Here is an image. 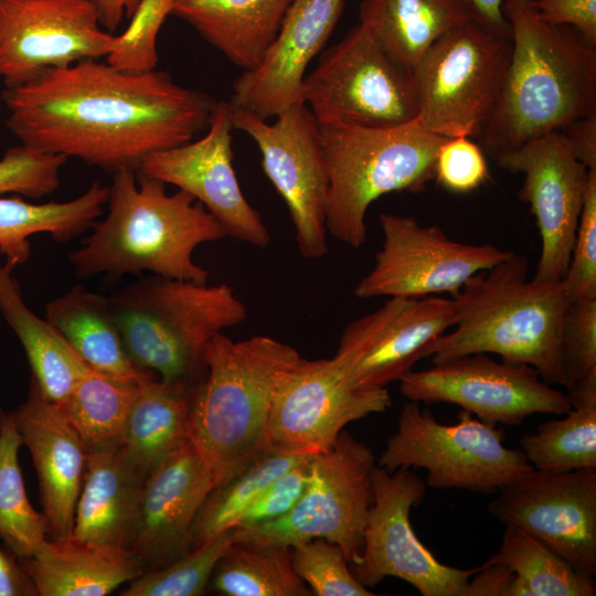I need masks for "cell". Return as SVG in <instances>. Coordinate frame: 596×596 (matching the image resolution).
Masks as SVG:
<instances>
[{"mask_svg":"<svg viewBox=\"0 0 596 596\" xmlns=\"http://www.w3.org/2000/svg\"><path fill=\"white\" fill-rule=\"evenodd\" d=\"M543 21L567 25L596 45V0H530Z\"/></svg>","mask_w":596,"mask_h":596,"instance_id":"obj_47","label":"cell"},{"mask_svg":"<svg viewBox=\"0 0 596 596\" xmlns=\"http://www.w3.org/2000/svg\"><path fill=\"white\" fill-rule=\"evenodd\" d=\"M147 476L119 444L88 449L73 535L127 547Z\"/></svg>","mask_w":596,"mask_h":596,"instance_id":"obj_26","label":"cell"},{"mask_svg":"<svg viewBox=\"0 0 596 596\" xmlns=\"http://www.w3.org/2000/svg\"><path fill=\"white\" fill-rule=\"evenodd\" d=\"M97 11L102 26L115 33L124 18H130L140 0H88Z\"/></svg>","mask_w":596,"mask_h":596,"instance_id":"obj_51","label":"cell"},{"mask_svg":"<svg viewBox=\"0 0 596 596\" xmlns=\"http://www.w3.org/2000/svg\"><path fill=\"white\" fill-rule=\"evenodd\" d=\"M329 187L326 227L337 241L360 248L365 216L382 195L418 193L435 175V159L446 137L416 119L390 128L319 124Z\"/></svg>","mask_w":596,"mask_h":596,"instance_id":"obj_7","label":"cell"},{"mask_svg":"<svg viewBox=\"0 0 596 596\" xmlns=\"http://www.w3.org/2000/svg\"><path fill=\"white\" fill-rule=\"evenodd\" d=\"M0 596H38L19 560L0 549Z\"/></svg>","mask_w":596,"mask_h":596,"instance_id":"obj_50","label":"cell"},{"mask_svg":"<svg viewBox=\"0 0 596 596\" xmlns=\"http://www.w3.org/2000/svg\"><path fill=\"white\" fill-rule=\"evenodd\" d=\"M485 563H499L514 574L509 596H594V576L576 570L539 539L505 525L501 545Z\"/></svg>","mask_w":596,"mask_h":596,"instance_id":"obj_33","label":"cell"},{"mask_svg":"<svg viewBox=\"0 0 596 596\" xmlns=\"http://www.w3.org/2000/svg\"><path fill=\"white\" fill-rule=\"evenodd\" d=\"M489 175L483 152L469 137L446 138L435 159L436 181L454 193H469L483 184Z\"/></svg>","mask_w":596,"mask_h":596,"instance_id":"obj_45","label":"cell"},{"mask_svg":"<svg viewBox=\"0 0 596 596\" xmlns=\"http://www.w3.org/2000/svg\"><path fill=\"white\" fill-rule=\"evenodd\" d=\"M562 283L570 301L596 299V170H589L571 258Z\"/></svg>","mask_w":596,"mask_h":596,"instance_id":"obj_44","label":"cell"},{"mask_svg":"<svg viewBox=\"0 0 596 596\" xmlns=\"http://www.w3.org/2000/svg\"><path fill=\"white\" fill-rule=\"evenodd\" d=\"M475 10L486 20L498 25H505L502 6L504 0H469Z\"/></svg>","mask_w":596,"mask_h":596,"instance_id":"obj_52","label":"cell"},{"mask_svg":"<svg viewBox=\"0 0 596 596\" xmlns=\"http://www.w3.org/2000/svg\"><path fill=\"white\" fill-rule=\"evenodd\" d=\"M318 124L390 128L417 119L413 70L395 60L360 23L329 47L302 84Z\"/></svg>","mask_w":596,"mask_h":596,"instance_id":"obj_11","label":"cell"},{"mask_svg":"<svg viewBox=\"0 0 596 596\" xmlns=\"http://www.w3.org/2000/svg\"><path fill=\"white\" fill-rule=\"evenodd\" d=\"M13 268L0 265V312L20 340L32 370V377L50 402L62 403L88 365L45 319L25 304Z\"/></svg>","mask_w":596,"mask_h":596,"instance_id":"obj_31","label":"cell"},{"mask_svg":"<svg viewBox=\"0 0 596 596\" xmlns=\"http://www.w3.org/2000/svg\"><path fill=\"white\" fill-rule=\"evenodd\" d=\"M310 457L298 462L268 485L245 509L234 528L269 522L289 512L306 488Z\"/></svg>","mask_w":596,"mask_h":596,"instance_id":"obj_46","label":"cell"},{"mask_svg":"<svg viewBox=\"0 0 596 596\" xmlns=\"http://www.w3.org/2000/svg\"><path fill=\"white\" fill-rule=\"evenodd\" d=\"M561 385L572 406L596 398V299L570 301L560 339Z\"/></svg>","mask_w":596,"mask_h":596,"instance_id":"obj_39","label":"cell"},{"mask_svg":"<svg viewBox=\"0 0 596 596\" xmlns=\"http://www.w3.org/2000/svg\"><path fill=\"white\" fill-rule=\"evenodd\" d=\"M166 185L141 172L113 173L106 216L67 255L77 278L148 272L207 283L210 273L194 262L193 253L226 234L202 203L182 190L169 194Z\"/></svg>","mask_w":596,"mask_h":596,"instance_id":"obj_3","label":"cell"},{"mask_svg":"<svg viewBox=\"0 0 596 596\" xmlns=\"http://www.w3.org/2000/svg\"><path fill=\"white\" fill-rule=\"evenodd\" d=\"M373 503L363 534V549L354 565L355 578L374 587L386 577H397L423 596H464L470 577L480 568H458L440 563L418 540L411 509L419 505L427 485L411 469L389 472L375 466L372 472Z\"/></svg>","mask_w":596,"mask_h":596,"instance_id":"obj_12","label":"cell"},{"mask_svg":"<svg viewBox=\"0 0 596 596\" xmlns=\"http://www.w3.org/2000/svg\"><path fill=\"white\" fill-rule=\"evenodd\" d=\"M114 40L88 0H0V78L7 87L106 57Z\"/></svg>","mask_w":596,"mask_h":596,"instance_id":"obj_17","label":"cell"},{"mask_svg":"<svg viewBox=\"0 0 596 596\" xmlns=\"http://www.w3.org/2000/svg\"><path fill=\"white\" fill-rule=\"evenodd\" d=\"M108 187L93 182L79 196L65 202L30 203L0 198V254L13 269L31 255L29 237L47 233L57 243L70 242L93 227L104 213Z\"/></svg>","mask_w":596,"mask_h":596,"instance_id":"obj_32","label":"cell"},{"mask_svg":"<svg viewBox=\"0 0 596 596\" xmlns=\"http://www.w3.org/2000/svg\"><path fill=\"white\" fill-rule=\"evenodd\" d=\"M23 444L14 416L0 425V538L18 560L32 555L47 538L43 513L31 505L18 460Z\"/></svg>","mask_w":596,"mask_h":596,"instance_id":"obj_36","label":"cell"},{"mask_svg":"<svg viewBox=\"0 0 596 596\" xmlns=\"http://www.w3.org/2000/svg\"><path fill=\"white\" fill-rule=\"evenodd\" d=\"M375 466L372 449L342 430L328 450L310 457L308 481L294 508L276 520L234 528L235 541L291 547L324 539L353 564L363 549Z\"/></svg>","mask_w":596,"mask_h":596,"instance_id":"obj_10","label":"cell"},{"mask_svg":"<svg viewBox=\"0 0 596 596\" xmlns=\"http://www.w3.org/2000/svg\"><path fill=\"white\" fill-rule=\"evenodd\" d=\"M232 120L257 145L263 170L288 209L300 255L323 257L329 180L320 127L310 109L306 104L292 106L269 124L232 107Z\"/></svg>","mask_w":596,"mask_h":596,"instance_id":"obj_14","label":"cell"},{"mask_svg":"<svg viewBox=\"0 0 596 596\" xmlns=\"http://www.w3.org/2000/svg\"><path fill=\"white\" fill-rule=\"evenodd\" d=\"M565 130L577 159L588 170H596V113L572 123Z\"/></svg>","mask_w":596,"mask_h":596,"instance_id":"obj_49","label":"cell"},{"mask_svg":"<svg viewBox=\"0 0 596 596\" xmlns=\"http://www.w3.org/2000/svg\"><path fill=\"white\" fill-rule=\"evenodd\" d=\"M299 352L268 336L207 343L205 372L191 392L188 438L210 466L215 488L270 451L269 421L284 375Z\"/></svg>","mask_w":596,"mask_h":596,"instance_id":"obj_4","label":"cell"},{"mask_svg":"<svg viewBox=\"0 0 596 596\" xmlns=\"http://www.w3.org/2000/svg\"><path fill=\"white\" fill-rule=\"evenodd\" d=\"M512 571L499 563H483L468 581L464 596H509Z\"/></svg>","mask_w":596,"mask_h":596,"instance_id":"obj_48","label":"cell"},{"mask_svg":"<svg viewBox=\"0 0 596 596\" xmlns=\"http://www.w3.org/2000/svg\"><path fill=\"white\" fill-rule=\"evenodd\" d=\"M455 320L451 298L390 297L344 327L332 359L352 387L385 389L412 371L427 345Z\"/></svg>","mask_w":596,"mask_h":596,"instance_id":"obj_16","label":"cell"},{"mask_svg":"<svg viewBox=\"0 0 596 596\" xmlns=\"http://www.w3.org/2000/svg\"><path fill=\"white\" fill-rule=\"evenodd\" d=\"M400 389L411 401L455 404L492 425L517 426L533 414L565 415L573 407L567 394L533 368L498 362L487 353L412 370L400 380Z\"/></svg>","mask_w":596,"mask_h":596,"instance_id":"obj_15","label":"cell"},{"mask_svg":"<svg viewBox=\"0 0 596 596\" xmlns=\"http://www.w3.org/2000/svg\"><path fill=\"white\" fill-rule=\"evenodd\" d=\"M392 405L389 390H358L333 359H300L276 391L269 421V448L312 456L328 450L344 426Z\"/></svg>","mask_w":596,"mask_h":596,"instance_id":"obj_18","label":"cell"},{"mask_svg":"<svg viewBox=\"0 0 596 596\" xmlns=\"http://www.w3.org/2000/svg\"><path fill=\"white\" fill-rule=\"evenodd\" d=\"M136 383L107 376L88 366L70 395L55 404L87 449L119 444Z\"/></svg>","mask_w":596,"mask_h":596,"instance_id":"obj_35","label":"cell"},{"mask_svg":"<svg viewBox=\"0 0 596 596\" xmlns=\"http://www.w3.org/2000/svg\"><path fill=\"white\" fill-rule=\"evenodd\" d=\"M292 0H175L173 15L244 71L255 68L275 40Z\"/></svg>","mask_w":596,"mask_h":596,"instance_id":"obj_27","label":"cell"},{"mask_svg":"<svg viewBox=\"0 0 596 596\" xmlns=\"http://www.w3.org/2000/svg\"><path fill=\"white\" fill-rule=\"evenodd\" d=\"M175 0H140L127 29L115 35L106 56L111 66L129 73H145L158 65L157 38Z\"/></svg>","mask_w":596,"mask_h":596,"instance_id":"obj_42","label":"cell"},{"mask_svg":"<svg viewBox=\"0 0 596 596\" xmlns=\"http://www.w3.org/2000/svg\"><path fill=\"white\" fill-rule=\"evenodd\" d=\"M232 106L215 102L206 134L149 155L137 172L192 195L215 217L226 236L264 248L270 234L247 202L233 168Z\"/></svg>","mask_w":596,"mask_h":596,"instance_id":"obj_21","label":"cell"},{"mask_svg":"<svg viewBox=\"0 0 596 596\" xmlns=\"http://www.w3.org/2000/svg\"><path fill=\"white\" fill-rule=\"evenodd\" d=\"M235 541L234 528L193 547L189 553L160 568L145 571L130 581L121 596H198L205 590L213 571Z\"/></svg>","mask_w":596,"mask_h":596,"instance_id":"obj_40","label":"cell"},{"mask_svg":"<svg viewBox=\"0 0 596 596\" xmlns=\"http://www.w3.org/2000/svg\"><path fill=\"white\" fill-rule=\"evenodd\" d=\"M307 457L270 450L225 485L213 489L194 519L192 549L234 528L245 509L268 485Z\"/></svg>","mask_w":596,"mask_h":596,"instance_id":"obj_38","label":"cell"},{"mask_svg":"<svg viewBox=\"0 0 596 596\" xmlns=\"http://www.w3.org/2000/svg\"><path fill=\"white\" fill-rule=\"evenodd\" d=\"M19 563L39 596H104L146 570L127 547L46 538Z\"/></svg>","mask_w":596,"mask_h":596,"instance_id":"obj_25","label":"cell"},{"mask_svg":"<svg viewBox=\"0 0 596 596\" xmlns=\"http://www.w3.org/2000/svg\"><path fill=\"white\" fill-rule=\"evenodd\" d=\"M44 318L93 370L127 383L152 373L129 358L108 297L77 285L49 301Z\"/></svg>","mask_w":596,"mask_h":596,"instance_id":"obj_28","label":"cell"},{"mask_svg":"<svg viewBox=\"0 0 596 596\" xmlns=\"http://www.w3.org/2000/svg\"><path fill=\"white\" fill-rule=\"evenodd\" d=\"M529 262L512 254L470 277L451 296L455 329L427 345L433 364L473 353L533 368L549 384L562 381L560 339L568 296L562 280L528 279Z\"/></svg>","mask_w":596,"mask_h":596,"instance_id":"obj_5","label":"cell"},{"mask_svg":"<svg viewBox=\"0 0 596 596\" xmlns=\"http://www.w3.org/2000/svg\"><path fill=\"white\" fill-rule=\"evenodd\" d=\"M6 126L22 145L106 172H137L151 153L207 129L215 100L164 71L129 73L99 60L4 87Z\"/></svg>","mask_w":596,"mask_h":596,"instance_id":"obj_1","label":"cell"},{"mask_svg":"<svg viewBox=\"0 0 596 596\" xmlns=\"http://www.w3.org/2000/svg\"><path fill=\"white\" fill-rule=\"evenodd\" d=\"M477 13L469 0H363L359 17L387 53L413 70L438 38Z\"/></svg>","mask_w":596,"mask_h":596,"instance_id":"obj_29","label":"cell"},{"mask_svg":"<svg viewBox=\"0 0 596 596\" xmlns=\"http://www.w3.org/2000/svg\"><path fill=\"white\" fill-rule=\"evenodd\" d=\"M494 159L501 168L524 175L519 196L530 205L541 236L533 279L561 281L568 267L589 170L563 131L532 139Z\"/></svg>","mask_w":596,"mask_h":596,"instance_id":"obj_20","label":"cell"},{"mask_svg":"<svg viewBox=\"0 0 596 596\" xmlns=\"http://www.w3.org/2000/svg\"><path fill=\"white\" fill-rule=\"evenodd\" d=\"M192 389L155 373L136 383L119 445L147 475L188 439Z\"/></svg>","mask_w":596,"mask_h":596,"instance_id":"obj_30","label":"cell"},{"mask_svg":"<svg viewBox=\"0 0 596 596\" xmlns=\"http://www.w3.org/2000/svg\"><path fill=\"white\" fill-rule=\"evenodd\" d=\"M379 220L382 248L353 289L361 299L453 296L470 277L513 254L489 243L456 242L439 226L422 225L411 215L382 213Z\"/></svg>","mask_w":596,"mask_h":596,"instance_id":"obj_13","label":"cell"},{"mask_svg":"<svg viewBox=\"0 0 596 596\" xmlns=\"http://www.w3.org/2000/svg\"><path fill=\"white\" fill-rule=\"evenodd\" d=\"M512 49L496 109L481 132L491 157L596 113V45L538 17L530 0H504Z\"/></svg>","mask_w":596,"mask_h":596,"instance_id":"obj_2","label":"cell"},{"mask_svg":"<svg viewBox=\"0 0 596 596\" xmlns=\"http://www.w3.org/2000/svg\"><path fill=\"white\" fill-rule=\"evenodd\" d=\"M12 414L38 475L47 536H71L88 449L62 411L44 397L33 377L26 401Z\"/></svg>","mask_w":596,"mask_h":596,"instance_id":"obj_24","label":"cell"},{"mask_svg":"<svg viewBox=\"0 0 596 596\" xmlns=\"http://www.w3.org/2000/svg\"><path fill=\"white\" fill-rule=\"evenodd\" d=\"M296 574L318 596H373L349 570L342 550L324 539H312L291 546Z\"/></svg>","mask_w":596,"mask_h":596,"instance_id":"obj_41","label":"cell"},{"mask_svg":"<svg viewBox=\"0 0 596 596\" xmlns=\"http://www.w3.org/2000/svg\"><path fill=\"white\" fill-rule=\"evenodd\" d=\"M343 6L344 0H292L260 63L233 83L232 107L268 120L305 104L307 67L333 31Z\"/></svg>","mask_w":596,"mask_h":596,"instance_id":"obj_23","label":"cell"},{"mask_svg":"<svg viewBox=\"0 0 596 596\" xmlns=\"http://www.w3.org/2000/svg\"><path fill=\"white\" fill-rule=\"evenodd\" d=\"M211 583L226 596H309L296 574L291 547L234 541L217 562Z\"/></svg>","mask_w":596,"mask_h":596,"instance_id":"obj_34","label":"cell"},{"mask_svg":"<svg viewBox=\"0 0 596 596\" xmlns=\"http://www.w3.org/2000/svg\"><path fill=\"white\" fill-rule=\"evenodd\" d=\"M489 503L491 517L539 539L579 572L596 574V468L532 469Z\"/></svg>","mask_w":596,"mask_h":596,"instance_id":"obj_19","label":"cell"},{"mask_svg":"<svg viewBox=\"0 0 596 596\" xmlns=\"http://www.w3.org/2000/svg\"><path fill=\"white\" fill-rule=\"evenodd\" d=\"M108 299L134 364L164 382L192 387L204 375L209 341L247 317L245 305L226 284L150 275L118 288Z\"/></svg>","mask_w":596,"mask_h":596,"instance_id":"obj_6","label":"cell"},{"mask_svg":"<svg viewBox=\"0 0 596 596\" xmlns=\"http://www.w3.org/2000/svg\"><path fill=\"white\" fill-rule=\"evenodd\" d=\"M213 489V472L189 438L148 473L127 546L145 570L169 565L192 550L194 519Z\"/></svg>","mask_w":596,"mask_h":596,"instance_id":"obj_22","label":"cell"},{"mask_svg":"<svg viewBox=\"0 0 596 596\" xmlns=\"http://www.w3.org/2000/svg\"><path fill=\"white\" fill-rule=\"evenodd\" d=\"M67 157L25 145L10 147L0 159V194L17 193L31 199L52 194L61 183Z\"/></svg>","mask_w":596,"mask_h":596,"instance_id":"obj_43","label":"cell"},{"mask_svg":"<svg viewBox=\"0 0 596 596\" xmlns=\"http://www.w3.org/2000/svg\"><path fill=\"white\" fill-rule=\"evenodd\" d=\"M4 416H6V414L2 413L1 407H0V425H1Z\"/></svg>","mask_w":596,"mask_h":596,"instance_id":"obj_53","label":"cell"},{"mask_svg":"<svg viewBox=\"0 0 596 596\" xmlns=\"http://www.w3.org/2000/svg\"><path fill=\"white\" fill-rule=\"evenodd\" d=\"M504 439L502 428L465 409L455 424H443L428 408L411 401L403 406L397 428L376 465L389 472L425 469L426 485L432 488L491 494L533 469L523 451L505 447Z\"/></svg>","mask_w":596,"mask_h":596,"instance_id":"obj_9","label":"cell"},{"mask_svg":"<svg viewBox=\"0 0 596 596\" xmlns=\"http://www.w3.org/2000/svg\"><path fill=\"white\" fill-rule=\"evenodd\" d=\"M511 49L509 24L479 13L438 38L413 68L419 124L446 138L480 136L496 109Z\"/></svg>","mask_w":596,"mask_h":596,"instance_id":"obj_8","label":"cell"},{"mask_svg":"<svg viewBox=\"0 0 596 596\" xmlns=\"http://www.w3.org/2000/svg\"><path fill=\"white\" fill-rule=\"evenodd\" d=\"M565 415L543 422L520 438L521 450L534 469L567 472L596 468V398Z\"/></svg>","mask_w":596,"mask_h":596,"instance_id":"obj_37","label":"cell"}]
</instances>
